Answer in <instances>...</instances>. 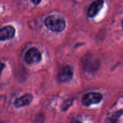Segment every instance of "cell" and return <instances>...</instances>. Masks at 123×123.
Returning <instances> with one entry per match:
<instances>
[{
    "label": "cell",
    "mask_w": 123,
    "mask_h": 123,
    "mask_svg": "<svg viewBox=\"0 0 123 123\" xmlns=\"http://www.w3.org/2000/svg\"><path fill=\"white\" fill-rule=\"evenodd\" d=\"M46 26L54 32H60L66 28V21L62 17L58 15H50L44 20Z\"/></svg>",
    "instance_id": "1"
},
{
    "label": "cell",
    "mask_w": 123,
    "mask_h": 123,
    "mask_svg": "<svg viewBox=\"0 0 123 123\" xmlns=\"http://www.w3.org/2000/svg\"><path fill=\"white\" fill-rule=\"evenodd\" d=\"M42 60V54L37 48H32L29 49L25 55V60L29 65L38 63Z\"/></svg>",
    "instance_id": "2"
},
{
    "label": "cell",
    "mask_w": 123,
    "mask_h": 123,
    "mask_svg": "<svg viewBox=\"0 0 123 123\" xmlns=\"http://www.w3.org/2000/svg\"><path fill=\"white\" fill-rule=\"evenodd\" d=\"M103 98V96L100 93L96 92H90L85 94L82 98V103L86 106L92 104L100 103Z\"/></svg>",
    "instance_id": "3"
},
{
    "label": "cell",
    "mask_w": 123,
    "mask_h": 123,
    "mask_svg": "<svg viewBox=\"0 0 123 123\" xmlns=\"http://www.w3.org/2000/svg\"><path fill=\"white\" fill-rule=\"evenodd\" d=\"M74 74V69L72 66L67 65L60 69L58 74V79L60 82H67L72 79Z\"/></svg>",
    "instance_id": "4"
},
{
    "label": "cell",
    "mask_w": 123,
    "mask_h": 123,
    "mask_svg": "<svg viewBox=\"0 0 123 123\" xmlns=\"http://www.w3.org/2000/svg\"><path fill=\"white\" fill-rule=\"evenodd\" d=\"M104 4L103 0H96L94 1L88 7L87 11V15L90 18H93L97 15V13L103 8Z\"/></svg>",
    "instance_id": "5"
},
{
    "label": "cell",
    "mask_w": 123,
    "mask_h": 123,
    "mask_svg": "<svg viewBox=\"0 0 123 123\" xmlns=\"http://www.w3.org/2000/svg\"><path fill=\"white\" fill-rule=\"evenodd\" d=\"M15 35V29L10 25L0 29V40H6L13 38Z\"/></svg>",
    "instance_id": "6"
},
{
    "label": "cell",
    "mask_w": 123,
    "mask_h": 123,
    "mask_svg": "<svg viewBox=\"0 0 123 123\" xmlns=\"http://www.w3.org/2000/svg\"><path fill=\"white\" fill-rule=\"evenodd\" d=\"M33 99V96L31 94H26L19 98H16L14 102V106L16 108H22L31 103Z\"/></svg>",
    "instance_id": "7"
},
{
    "label": "cell",
    "mask_w": 123,
    "mask_h": 123,
    "mask_svg": "<svg viewBox=\"0 0 123 123\" xmlns=\"http://www.w3.org/2000/svg\"><path fill=\"white\" fill-rule=\"evenodd\" d=\"M122 115V111H120L117 112L115 114H114L112 115L111 118H110V121L111 123H117L118 119L120 118V117Z\"/></svg>",
    "instance_id": "8"
},
{
    "label": "cell",
    "mask_w": 123,
    "mask_h": 123,
    "mask_svg": "<svg viewBox=\"0 0 123 123\" xmlns=\"http://www.w3.org/2000/svg\"><path fill=\"white\" fill-rule=\"evenodd\" d=\"M72 102H73V100H66V102H64V103L62 104V109H63L64 111H66V109H67L72 104Z\"/></svg>",
    "instance_id": "9"
},
{
    "label": "cell",
    "mask_w": 123,
    "mask_h": 123,
    "mask_svg": "<svg viewBox=\"0 0 123 123\" xmlns=\"http://www.w3.org/2000/svg\"><path fill=\"white\" fill-rule=\"evenodd\" d=\"M5 67V64L2 62H0V75H1V73H2V70L4 69V68Z\"/></svg>",
    "instance_id": "10"
},
{
    "label": "cell",
    "mask_w": 123,
    "mask_h": 123,
    "mask_svg": "<svg viewBox=\"0 0 123 123\" xmlns=\"http://www.w3.org/2000/svg\"><path fill=\"white\" fill-rule=\"evenodd\" d=\"M41 1H42V0H32V2H33L35 5L39 4L40 2H41Z\"/></svg>",
    "instance_id": "11"
},
{
    "label": "cell",
    "mask_w": 123,
    "mask_h": 123,
    "mask_svg": "<svg viewBox=\"0 0 123 123\" xmlns=\"http://www.w3.org/2000/svg\"><path fill=\"white\" fill-rule=\"evenodd\" d=\"M82 123L79 122V121H76V122H74V123Z\"/></svg>",
    "instance_id": "12"
}]
</instances>
